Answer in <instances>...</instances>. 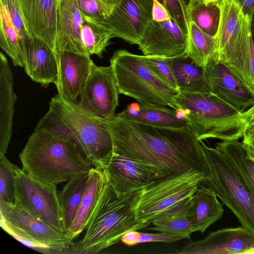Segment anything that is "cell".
<instances>
[{
    "label": "cell",
    "instance_id": "cell-1",
    "mask_svg": "<svg viewBox=\"0 0 254 254\" xmlns=\"http://www.w3.org/2000/svg\"><path fill=\"white\" fill-rule=\"evenodd\" d=\"M107 121L117 153L153 166L166 177L190 169L204 174L207 161L200 142L190 125L180 129L160 127L117 115Z\"/></svg>",
    "mask_w": 254,
    "mask_h": 254
},
{
    "label": "cell",
    "instance_id": "cell-2",
    "mask_svg": "<svg viewBox=\"0 0 254 254\" xmlns=\"http://www.w3.org/2000/svg\"><path fill=\"white\" fill-rule=\"evenodd\" d=\"M22 170L44 183L56 186L94 168L69 137L35 128L19 154Z\"/></svg>",
    "mask_w": 254,
    "mask_h": 254
},
{
    "label": "cell",
    "instance_id": "cell-3",
    "mask_svg": "<svg viewBox=\"0 0 254 254\" xmlns=\"http://www.w3.org/2000/svg\"><path fill=\"white\" fill-rule=\"evenodd\" d=\"M140 190L119 194L106 177L84 236L79 241L70 244L68 253H97L118 243L127 232L150 226V222L139 221L135 218L134 200Z\"/></svg>",
    "mask_w": 254,
    "mask_h": 254
},
{
    "label": "cell",
    "instance_id": "cell-4",
    "mask_svg": "<svg viewBox=\"0 0 254 254\" xmlns=\"http://www.w3.org/2000/svg\"><path fill=\"white\" fill-rule=\"evenodd\" d=\"M35 128L49 130L72 138L94 168L114 151L107 120L91 115L78 104L58 94L51 99L48 111Z\"/></svg>",
    "mask_w": 254,
    "mask_h": 254
},
{
    "label": "cell",
    "instance_id": "cell-5",
    "mask_svg": "<svg viewBox=\"0 0 254 254\" xmlns=\"http://www.w3.org/2000/svg\"><path fill=\"white\" fill-rule=\"evenodd\" d=\"M175 100L199 141L239 140L254 121V106L241 112L211 94L179 91Z\"/></svg>",
    "mask_w": 254,
    "mask_h": 254
},
{
    "label": "cell",
    "instance_id": "cell-6",
    "mask_svg": "<svg viewBox=\"0 0 254 254\" xmlns=\"http://www.w3.org/2000/svg\"><path fill=\"white\" fill-rule=\"evenodd\" d=\"M205 181L203 173L190 169L158 180L136 195V219L151 222L187 209L198 186Z\"/></svg>",
    "mask_w": 254,
    "mask_h": 254
},
{
    "label": "cell",
    "instance_id": "cell-7",
    "mask_svg": "<svg viewBox=\"0 0 254 254\" xmlns=\"http://www.w3.org/2000/svg\"><path fill=\"white\" fill-rule=\"evenodd\" d=\"M110 61L119 94L137 102L163 105L180 111L175 100L179 91L158 76L142 56L120 49L114 53Z\"/></svg>",
    "mask_w": 254,
    "mask_h": 254
},
{
    "label": "cell",
    "instance_id": "cell-8",
    "mask_svg": "<svg viewBox=\"0 0 254 254\" xmlns=\"http://www.w3.org/2000/svg\"><path fill=\"white\" fill-rule=\"evenodd\" d=\"M210 170L207 187L236 215L242 226L254 234V197L217 145L200 141Z\"/></svg>",
    "mask_w": 254,
    "mask_h": 254
},
{
    "label": "cell",
    "instance_id": "cell-9",
    "mask_svg": "<svg viewBox=\"0 0 254 254\" xmlns=\"http://www.w3.org/2000/svg\"><path fill=\"white\" fill-rule=\"evenodd\" d=\"M0 226L9 235L36 251L48 254L66 253L68 238L14 202L0 209Z\"/></svg>",
    "mask_w": 254,
    "mask_h": 254
},
{
    "label": "cell",
    "instance_id": "cell-10",
    "mask_svg": "<svg viewBox=\"0 0 254 254\" xmlns=\"http://www.w3.org/2000/svg\"><path fill=\"white\" fill-rule=\"evenodd\" d=\"M14 203L64 233L56 186L40 182L20 169L16 178Z\"/></svg>",
    "mask_w": 254,
    "mask_h": 254
},
{
    "label": "cell",
    "instance_id": "cell-11",
    "mask_svg": "<svg viewBox=\"0 0 254 254\" xmlns=\"http://www.w3.org/2000/svg\"><path fill=\"white\" fill-rule=\"evenodd\" d=\"M119 94L111 65L97 66L93 63L78 104L91 115L109 120L115 116V110L119 105Z\"/></svg>",
    "mask_w": 254,
    "mask_h": 254
},
{
    "label": "cell",
    "instance_id": "cell-12",
    "mask_svg": "<svg viewBox=\"0 0 254 254\" xmlns=\"http://www.w3.org/2000/svg\"><path fill=\"white\" fill-rule=\"evenodd\" d=\"M95 168L102 171L119 194L140 190L166 176L158 169L137 162L117 153Z\"/></svg>",
    "mask_w": 254,
    "mask_h": 254
},
{
    "label": "cell",
    "instance_id": "cell-13",
    "mask_svg": "<svg viewBox=\"0 0 254 254\" xmlns=\"http://www.w3.org/2000/svg\"><path fill=\"white\" fill-rule=\"evenodd\" d=\"M153 0H120L104 20L114 37L139 45L152 19Z\"/></svg>",
    "mask_w": 254,
    "mask_h": 254
},
{
    "label": "cell",
    "instance_id": "cell-14",
    "mask_svg": "<svg viewBox=\"0 0 254 254\" xmlns=\"http://www.w3.org/2000/svg\"><path fill=\"white\" fill-rule=\"evenodd\" d=\"M203 68L215 98L241 112L254 106V94L217 58L210 59Z\"/></svg>",
    "mask_w": 254,
    "mask_h": 254
},
{
    "label": "cell",
    "instance_id": "cell-15",
    "mask_svg": "<svg viewBox=\"0 0 254 254\" xmlns=\"http://www.w3.org/2000/svg\"><path fill=\"white\" fill-rule=\"evenodd\" d=\"M138 46L144 56L175 58L187 54L188 36L171 17L161 22L152 19Z\"/></svg>",
    "mask_w": 254,
    "mask_h": 254
},
{
    "label": "cell",
    "instance_id": "cell-16",
    "mask_svg": "<svg viewBox=\"0 0 254 254\" xmlns=\"http://www.w3.org/2000/svg\"><path fill=\"white\" fill-rule=\"evenodd\" d=\"M180 254L254 253V234L243 226L210 232L203 239L190 242Z\"/></svg>",
    "mask_w": 254,
    "mask_h": 254
},
{
    "label": "cell",
    "instance_id": "cell-17",
    "mask_svg": "<svg viewBox=\"0 0 254 254\" xmlns=\"http://www.w3.org/2000/svg\"><path fill=\"white\" fill-rule=\"evenodd\" d=\"M56 54L58 75L54 84L58 94L75 102L86 84L94 63L86 55L69 52Z\"/></svg>",
    "mask_w": 254,
    "mask_h": 254
},
{
    "label": "cell",
    "instance_id": "cell-18",
    "mask_svg": "<svg viewBox=\"0 0 254 254\" xmlns=\"http://www.w3.org/2000/svg\"><path fill=\"white\" fill-rule=\"evenodd\" d=\"M28 31L55 52L59 0H19Z\"/></svg>",
    "mask_w": 254,
    "mask_h": 254
},
{
    "label": "cell",
    "instance_id": "cell-19",
    "mask_svg": "<svg viewBox=\"0 0 254 254\" xmlns=\"http://www.w3.org/2000/svg\"><path fill=\"white\" fill-rule=\"evenodd\" d=\"M219 26L215 35L217 59L225 64L239 45L244 14L238 0H220Z\"/></svg>",
    "mask_w": 254,
    "mask_h": 254
},
{
    "label": "cell",
    "instance_id": "cell-20",
    "mask_svg": "<svg viewBox=\"0 0 254 254\" xmlns=\"http://www.w3.org/2000/svg\"><path fill=\"white\" fill-rule=\"evenodd\" d=\"M83 21L76 0H59L56 53L69 52L88 55L81 40Z\"/></svg>",
    "mask_w": 254,
    "mask_h": 254
},
{
    "label": "cell",
    "instance_id": "cell-21",
    "mask_svg": "<svg viewBox=\"0 0 254 254\" xmlns=\"http://www.w3.org/2000/svg\"><path fill=\"white\" fill-rule=\"evenodd\" d=\"M117 115L130 121L160 127L180 129L189 126L180 111L163 105L134 102Z\"/></svg>",
    "mask_w": 254,
    "mask_h": 254
},
{
    "label": "cell",
    "instance_id": "cell-22",
    "mask_svg": "<svg viewBox=\"0 0 254 254\" xmlns=\"http://www.w3.org/2000/svg\"><path fill=\"white\" fill-rule=\"evenodd\" d=\"M23 67L33 81L43 85L54 83L58 75L56 52L41 40L33 38L26 45Z\"/></svg>",
    "mask_w": 254,
    "mask_h": 254
},
{
    "label": "cell",
    "instance_id": "cell-23",
    "mask_svg": "<svg viewBox=\"0 0 254 254\" xmlns=\"http://www.w3.org/2000/svg\"><path fill=\"white\" fill-rule=\"evenodd\" d=\"M16 95L7 60L0 53V155H5L11 137Z\"/></svg>",
    "mask_w": 254,
    "mask_h": 254
},
{
    "label": "cell",
    "instance_id": "cell-24",
    "mask_svg": "<svg viewBox=\"0 0 254 254\" xmlns=\"http://www.w3.org/2000/svg\"><path fill=\"white\" fill-rule=\"evenodd\" d=\"M251 17L244 15L239 45L224 64L254 94V45L251 30Z\"/></svg>",
    "mask_w": 254,
    "mask_h": 254
},
{
    "label": "cell",
    "instance_id": "cell-25",
    "mask_svg": "<svg viewBox=\"0 0 254 254\" xmlns=\"http://www.w3.org/2000/svg\"><path fill=\"white\" fill-rule=\"evenodd\" d=\"M217 196L210 188H198L191 198L187 211L193 232L203 233L211 224L220 219L224 209Z\"/></svg>",
    "mask_w": 254,
    "mask_h": 254
},
{
    "label": "cell",
    "instance_id": "cell-26",
    "mask_svg": "<svg viewBox=\"0 0 254 254\" xmlns=\"http://www.w3.org/2000/svg\"><path fill=\"white\" fill-rule=\"evenodd\" d=\"M169 60L179 91L211 94L203 67L197 66L187 54Z\"/></svg>",
    "mask_w": 254,
    "mask_h": 254
},
{
    "label": "cell",
    "instance_id": "cell-27",
    "mask_svg": "<svg viewBox=\"0 0 254 254\" xmlns=\"http://www.w3.org/2000/svg\"><path fill=\"white\" fill-rule=\"evenodd\" d=\"M106 179L104 172L99 169L94 167L90 172L76 216L70 229L66 235L70 244L85 229Z\"/></svg>",
    "mask_w": 254,
    "mask_h": 254
},
{
    "label": "cell",
    "instance_id": "cell-28",
    "mask_svg": "<svg viewBox=\"0 0 254 254\" xmlns=\"http://www.w3.org/2000/svg\"><path fill=\"white\" fill-rule=\"evenodd\" d=\"M89 173L80 174L72 178L58 194L62 223L65 235L70 229L76 216Z\"/></svg>",
    "mask_w": 254,
    "mask_h": 254
},
{
    "label": "cell",
    "instance_id": "cell-29",
    "mask_svg": "<svg viewBox=\"0 0 254 254\" xmlns=\"http://www.w3.org/2000/svg\"><path fill=\"white\" fill-rule=\"evenodd\" d=\"M222 152L235 168L254 197V158L248 155L239 140L217 142Z\"/></svg>",
    "mask_w": 254,
    "mask_h": 254
},
{
    "label": "cell",
    "instance_id": "cell-30",
    "mask_svg": "<svg viewBox=\"0 0 254 254\" xmlns=\"http://www.w3.org/2000/svg\"><path fill=\"white\" fill-rule=\"evenodd\" d=\"M0 46L15 66L23 67L26 43L19 36L5 6H0Z\"/></svg>",
    "mask_w": 254,
    "mask_h": 254
},
{
    "label": "cell",
    "instance_id": "cell-31",
    "mask_svg": "<svg viewBox=\"0 0 254 254\" xmlns=\"http://www.w3.org/2000/svg\"><path fill=\"white\" fill-rule=\"evenodd\" d=\"M83 20L81 36L85 49L89 56L95 55L100 58L114 37L111 30L104 21L89 17L81 14Z\"/></svg>",
    "mask_w": 254,
    "mask_h": 254
},
{
    "label": "cell",
    "instance_id": "cell-32",
    "mask_svg": "<svg viewBox=\"0 0 254 254\" xmlns=\"http://www.w3.org/2000/svg\"><path fill=\"white\" fill-rule=\"evenodd\" d=\"M187 55L197 66L203 67L210 59L217 58L215 36L209 35L189 21Z\"/></svg>",
    "mask_w": 254,
    "mask_h": 254
},
{
    "label": "cell",
    "instance_id": "cell-33",
    "mask_svg": "<svg viewBox=\"0 0 254 254\" xmlns=\"http://www.w3.org/2000/svg\"><path fill=\"white\" fill-rule=\"evenodd\" d=\"M188 21L194 22L201 30L215 36L220 20V9L216 2L204 3L201 0H190L187 4Z\"/></svg>",
    "mask_w": 254,
    "mask_h": 254
},
{
    "label": "cell",
    "instance_id": "cell-34",
    "mask_svg": "<svg viewBox=\"0 0 254 254\" xmlns=\"http://www.w3.org/2000/svg\"><path fill=\"white\" fill-rule=\"evenodd\" d=\"M188 209L155 219L151 222L154 226L148 229L189 239L193 232L191 223L187 216Z\"/></svg>",
    "mask_w": 254,
    "mask_h": 254
},
{
    "label": "cell",
    "instance_id": "cell-35",
    "mask_svg": "<svg viewBox=\"0 0 254 254\" xmlns=\"http://www.w3.org/2000/svg\"><path fill=\"white\" fill-rule=\"evenodd\" d=\"M20 170L4 155H0V209L6 203L14 202L16 178Z\"/></svg>",
    "mask_w": 254,
    "mask_h": 254
},
{
    "label": "cell",
    "instance_id": "cell-36",
    "mask_svg": "<svg viewBox=\"0 0 254 254\" xmlns=\"http://www.w3.org/2000/svg\"><path fill=\"white\" fill-rule=\"evenodd\" d=\"M142 58L150 68L158 76L169 86L179 91L169 58L143 55L142 56Z\"/></svg>",
    "mask_w": 254,
    "mask_h": 254
},
{
    "label": "cell",
    "instance_id": "cell-37",
    "mask_svg": "<svg viewBox=\"0 0 254 254\" xmlns=\"http://www.w3.org/2000/svg\"><path fill=\"white\" fill-rule=\"evenodd\" d=\"M6 7L20 38L26 43L33 37L27 27L19 0H0Z\"/></svg>",
    "mask_w": 254,
    "mask_h": 254
},
{
    "label": "cell",
    "instance_id": "cell-38",
    "mask_svg": "<svg viewBox=\"0 0 254 254\" xmlns=\"http://www.w3.org/2000/svg\"><path fill=\"white\" fill-rule=\"evenodd\" d=\"M167 10L171 18L181 30L188 36L189 21L187 13V4L185 0H156Z\"/></svg>",
    "mask_w": 254,
    "mask_h": 254
},
{
    "label": "cell",
    "instance_id": "cell-39",
    "mask_svg": "<svg viewBox=\"0 0 254 254\" xmlns=\"http://www.w3.org/2000/svg\"><path fill=\"white\" fill-rule=\"evenodd\" d=\"M81 14L100 21L106 20L110 14L97 0H76Z\"/></svg>",
    "mask_w": 254,
    "mask_h": 254
},
{
    "label": "cell",
    "instance_id": "cell-40",
    "mask_svg": "<svg viewBox=\"0 0 254 254\" xmlns=\"http://www.w3.org/2000/svg\"><path fill=\"white\" fill-rule=\"evenodd\" d=\"M186 238L182 236L174 235L166 232L151 234L138 232L137 243L149 242L173 243Z\"/></svg>",
    "mask_w": 254,
    "mask_h": 254
},
{
    "label": "cell",
    "instance_id": "cell-41",
    "mask_svg": "<svg viewBox=\"0 0 254 254\" xmlns=\"http://www.w3.org/2000/svg\"><path fill=\"white\" fill-rule=\"evenodd\" d=\"M242 143L247 154L254 158V124H252L245 131Z\"/></svg>",
    "mask_w": 254,
    "mask_h": 254
},
{
    "label": "cell",
    "instance_id": "cell-42",
    "mask_svg": "<svg viewBox=\"0 0 254 254\" xmlns=\"http://www.w3.org/2000/svg\"><path fill=\"white\" fill-rule=\"evenodd\" d=\"M171 16L166 8L160 3L153 0L152 19L158 22L168 20Z\"/></svg>",
    "mask_w": 254,
    "mask_h": 254
},
{
    "label": "cell",
    "instance_id": "cell-43",
    "mask_svg": "<svg viewBox=\"0 0 254 254\" xmlns=\"http://www.w3.org/2000/svg\"><path fill=\"white\" fill-rule=\"evenodd\" d=\"M138 232L135 230H131L127 232L121 237V241L126 245L133 246L137 244V241Z\"/></svg>",
    "mask_w": 254,
    "mask_h": 254
},
{
    "label": "cell",
    "instance_id": "cell-44",
    "mask_svg": "<svg viewBox=\"0 0 254 254\" xmlns=\"http://www.w3.org/2000/svg\"><path fill=\"white\" fill-rule=\"evenodd\" d=\"M244 15L252 16L254 12V0H238Z\"/></svg>",
    "mask_w": 254,
    "mask_h": 254
},
{
    "label": "cell",
    "instance_id": "cell-45",
    "mask_svg": "<svg viewBox=\"0 0 254 254\" xmlns=\"http://www.w3.org/2000/svg\"><path fill=\"white\" fill-rule=\"evenodd\" d=\"M105 7L107 10L111 14L115 6L120 0H97Z\"/></svg>",
    "mask_w": 254,
    "mask_h": 254
},
{
    "label": "cell",
    "instance_id": "cell-46",
    "mask_svg": "<svg viewBox=\"0 0 254 254\" xmlns=\"http://www.w3.org/2000/svg\"><path fill=\"white\" fill-rule=\"evenodd\" d=\"M251 30L252 36L253 43L254 45V12L251 17Z\"/></svg>",
    "mask_w": 254,
    "mask_h": 254
},
{
    "label": "cell",
    "instance_id": "cell-47",
    "mask_svg": "<svg viewBox=\"0 0 254 254\" xmlns=\"http://www.w3.org/2000/svg\"><path fill=\"white\" fill-rule=\"evenodd\" d=\"M204 3H215L220 0H201Z\"/></svg>",
    "mask_w": 254,
    "mask_h": 254
},
{
    "label": "cell",
    "instance_id": "cell-48",
    "mask_svg": "<svg viewBox=\"0 0 254 254\" xmlns=\"http://www.w3.org/2000/svg\"><path fill=\"white\" fill-rule=\"evenodd\" d=\"M253 124H254V121H253Z\"/></svg>",
    "mask_w": 254,
    "mask_h": 254
}]
</instances>
